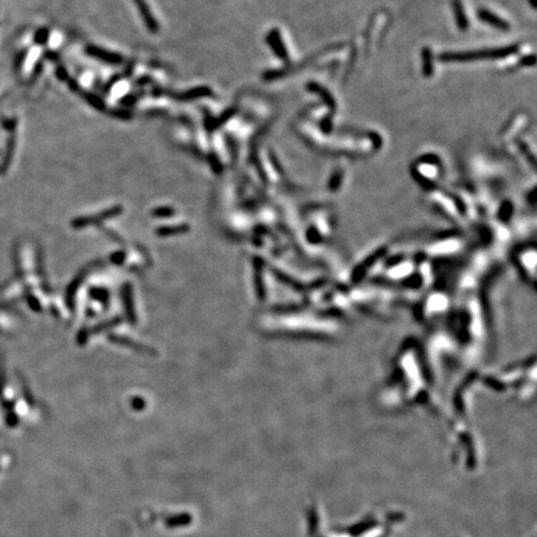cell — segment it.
Returning <instances> with one entry per match:
<instances>
[{
	"mask_svg": "<svg viewBox=\"0 0 537 537\" xmlns=\"http://www.w3.org/2000/svg\"><path fill=\"white\" fill-rule=\"evenodd\" d=\"M133 2L134 4L137 5V8H138L139 13H141V16L142 19H143L145 27L150 29V31H152V33H157V31H158V24H157L156 19H154L152 13H151V9L147 7L144 0H133Z\"/></svg>",
	"mask_w": 537,
	"mask_h": 537,
	"instance_id": "obj_1",
	"label": "cell"
},
{
	"mask_svg": "<svg viewBox=\"0 0 537 537\" xmlns=\"http://www.w3.org/2000/svg\"><path fill=\"white\" fill-rule=\"evenodd\" d=\"M87 53L91 54L92 56H95V58L97 59H101V60H104V61H107V62H112V64H118V62L122 61L121 56H118L117 54L107 53V51L102 50V48L88 47Z\"/></svg>",
	"mask_w": 537,
	"mask_h": 537,
	"instance_id": "obj_2",
	"label": "cell"
},
{
	"mask_svg": "<svg viewBox=\"0 0 537 537\" xmlns=\"http://www.w3.org/2000/svg\"><path fill=\"white\" fill-rule=\"evenodd\" d=\"M14 147H15V134H14V132H11V136L9 137V141H8L7 153H5L4 162H3L2 167H0V172L2 173H4L5 170L8 169V167H9V164L11 163V158H13V153H14Z\"/></svg>",
	"mask_w": 537,
	"mask_h": 537,
	"instance_id": "obj_3",
	"label": "cell"
},
{
	"mask_svg": "<svg viewBox=\"0 0 537 537\" xmlns=\"http://www.w3.org/2000/svg\"><path fill=\"white\" fill-rule=\"evenodd\" d=\"M210 91L208 90V88H197V90H194L193 92H188V93H184L182 97L184 100H188L190 99V97H197V96H205V95H209Z\"/></svg>",
	"mask_w": 537,
	"mask_h": 537,
	"instance_id": "obj_4",
	"label": "cell"
},
{
	"mask_svg": "<svg viewBox=\"0 0 537 537\" xmlns=\"http://www.w3.org/2000/svg\"><path fill=\"white\" fill-rule=\"evenodd\" d=\"M47 36V31L45 29L40 30L38 33V35H36V42H44L45 39H46Z\"/></svg>",
	"mask_w": 537,
	"mask_h": 537,
	"instance_id": "obj_5",
	"label": "cell"
}]
</instances>
